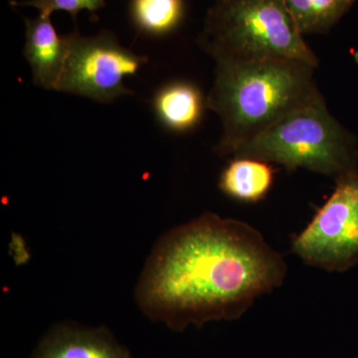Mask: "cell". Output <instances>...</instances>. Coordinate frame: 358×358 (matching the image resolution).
Here are the masks:
<instances>
[{
  "label": "cell",
  "mask_w": 358,
  "mask_h": 358,
  "mask_svg": "<svg viewBox=\"0 0 358 358\" xmlns=\"http://www.w3.org/2000/svg\"><path fill=\"white\" fill-rule=\"evenodd\" d=\"M287 272L284 257L253 226L204 213L159 238L134 296L148 319L183 331L240 319Z\"/></svg>",
  "instance_id": "cell-1"
},
{
  "label": "cell",
  "mask_w": 358,
  "mask_h": 358,
  "mask_svg": "<svg viewBox=\"0 0 358 358\" xmlns=\"http://www.w3.org/2000/svg\"><path fill=\"white\" fill-rule=\"evenodd\" d=\"M315 69L294 60L216 63L206 96L207 109L216 113L222 124L216 154L232 159L285 115L322 96Z\"/></svg>",
  "instance_id": "cell-2"
},
{
  "label": "cell",
  "mask_w": 358,
  "mask_h": 358,
  "mask_svg": "<svg viewBox=\"0 0 358 358\" xmlns=\"http://www.w3.org/2000/svg\"><path fill=\"white\" fill-rule=\"evenodd\" d=\"M199 41L215 63L294 60L319 65L284 0H216Z\"/></svg>",
  "instance_id": "cell-3"
},
{
  "label": "cell",
  "mask_w": 358,
  "mask_h": 358,
  "mask_svg": "<svg viewBox=\"0 0 358 358\" xmlns=\"http://www.w3.org/2000/svg\"><path fill=\"white\" fill-rule=\"evenodd\" d=\"M233 157L261 159L289 171L303 169L336 181L358 169L355 136L331 114L324 96L285 115Z\"/></svg>",
  "instance_id": "cell-4"
},
{
  "label": "cell",
  "mask_w": 358,
  "mask_h": 358,
  "mask_svg": "<svg viewBox=\"0 0 358 358\" xmlns=\"http://www.w3.org/2000/svg\"><path fill=\"white\" fill-rule=\"evenodd\" d=\"M68 55L57 91L109 103L133 94L124 84L138 74L148 58L124 48L113 33L67 35Z\"/></svg>",
  "instance_id": "cell-5"
},
{
  "label": "cell",
  "mask_w": 358,
  "mask_h": 358,
  "mask_svg": "<svg viewBox=\"0 0 358 358\" xmlns=\"http://www.w3.org/2000/svg\"><path fill=\"white\" fill-rule=\"evenodd\" d=\"M336 182L333 194L291 243L306 265L331 273L358 264V169Z\"/></svg>",
  "instance_id": "cell-6"
},
{
  "label": "cell",
  "mask_w": 358,
  "mask_h": 358,
  "mask_svg": "<svg viewBox=\"0 0 358 358\" xmlns=\"http://www.w3.org/2000/svg\"><path fill=\"white\" fill-rule=\"evenodd\" d=\"M33 358H133L109 329L58 324L40 339Z\"/></svg>",
  "instance_id": "cell-7"
},
{
  "label": "cell",
  "mask_w": 358,
  "mask_h": 358,
  "mask_svg": "<svg viewBox=\"0 0 358 358\" xmlns=\"http://www.w3.org/2000/svg\"><path fill=\"white\" fill-rule=\"evenodd\" d=\"M23 55L32 73L33 83L40 88L57 91L68 55L67 36H61L51 15L39 14L25 20Z\"/></svg>",
  "instance_id": "cell-8"
},
{
  "label": "cell",
  "mask_w": 358,
  "mask_h": 358,
  "mask_svg": "<svg viewBox=\"0 0 358 358\" xmlns=\"http://www.w3.org/2000/svg\"><path fill=\"white\" fill-rule=\"evenodd\" d=\"M152 110L159 124L173 133H186L201 121L207 109L206 96L195 85L173 81L157 90Z\"/></svg>",
  "instance_id": "cell-9"
},
{
  "label": "cell",
  "mask_w": 358,
  "mask_h": 358,
  "mask_svg": "<svg viewBox=\"0 0 358 358\" xmlns=\"http://www.w3.org/2000/svg\"><path fill=\"white\" fill-rule=\"evenodd\" d=\"M275 179L272 164L252 157H233L219 178V188L230 199L256 203L267 196Z\"/></svg>",
  "instance_id": "cell-10"
},
{
  "label": "cell",
  "mask_w": 358,
  "mask_h": 358,
  "mask_svg": "<svg viewBox=\"0 0 358 358\" xmlns=\"http://www.w3.org/2000/svg\"><path fill=\"white\" fill-rule=\"evenodd\" d=\"M131 17L138 31L164 36L176 30L185 15L183 0H131Z\"/></svg>",
  "instance_id": "cell-11"
},
{
  "label": "cell",
  "mask_w": 358,
  "mask_h": 358,
  "mask_svg": "<svg viewBox=\"0 0 358 358\" xmlns=\"http://www.w3.org/2000/svg\"><path fill=\"white\" fill-rule=\"evenodd\" d=\"M301 34H322L352 6V0H284Z\"/></svg>",
  "instance_id": "cell-12"
},
{
  "label": "cell",
  "mask_w": 358,
  "mask_h": 358,
  "mask_svg": "<svg viewBox=\"0 0 358 358\" xmlns=\"http://www.w3.org/2000/svg\"><path fill=\"white\" fill-rule=\"evenodd\" d=\"M11 6L33 7L42 15H52L55 11H65L73 17L82 10L95 13L106 6L105 0H24L11 1Z\"/></svg>",
  "instance_id": "cell-13"
},
{
  "label": "cell",
  "mask_w": 358,
  "mask_h": 358,
  "mask_svg": "<svg viewBox=\"0 0 358 358\" xmlns=\"http://www.w3.org/2000/svg\"><path fill=\"white\" fill-rule=\"evenodd\" d=\"M355 0H352V2H355Z\"/></svg>",
  "instance_id": "cell-14"
}]
</instances>
